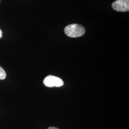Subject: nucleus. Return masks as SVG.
Instances as JSON below:
<instances>
[{
  "label": "nucleus",
  "mask_w": 129,
  "mask_h": 129,
  "mask_svg": "<svg viewBox=\"0 0 129 129\" xmlns=\"http://www.w3.org/2000/svg\"><path fill=\"white\" fill-rule=\"evenodd\" d=\"M64 32L67 36L76 38L83 36L86 32V30L82 25L74 23L67 26L64 28Z\"/></svg>",
  "instance_id": "f257e3e1"
},
{
  "label": "nucleus",
  "mask_w": 129,
  "mask_h": 129,
  "mask_svg": "<svg viewBox=\"0 0 129 129\" xmlns=\"http://www.w3.org/2000/svg\"><path fill=\"white\" fill-rule=\"evenodd\" d=\"M48 129H58V128H56V127H49V128H48Z\"/></svg>",
  "instance_id": "39448f33"
},
{
  "label": "nucleus",
  "mask_w": 129,
  "mask_h": 129,
  "mask_svg": "<svg viewBox=\"0 0 129 129\" xmlns=\"http://www.w3.org/2000/svg\"><path fill=\"white\" fill-rule=\"evenodd\" d=\"M43 83L47 87H59L63 86L64 82L62 79L61 78L52 76L49 75L46 77L43 80Z\"/></svg>",
  "instance_id": "f03ea898"
},
{
  "label": "nucleus",
  "mask_w": 129,
  "mask_h": 129,
  "mask_svg": "<svg viewBox=\"0 0 129 129\" xmlns=\"http://www.w3.org/2000/svg\"><path fill=\"white\" fill-rule=\"evenodd\" d=\"M2 37V31L0 29V38Z\"/></svg>",
  "instance_id": "423d86ee"
},
{
  "label": "nucleus",
  "mask_w": 129,
  "mask_h": 129,
  "mask_svg": "<svg viewBox=\"0 0 129 129\" xmlns=\"http://www.w3.org/2000/svg\"><path fill=\"white\" fill-rule=\"evenodd\" d=\"M6 74L5 70L0 66V79L1 80L5 79L6 78Z\"/></svg>",
  "instance_id": "20e7f679"
},
{
  "label": "nucleus",
  "mask_w": 129,
  "mask_h": 129,
  "mask_svg": "<svg viewBox=\"0 0 129 129\" xmlns=\"http://www.w3.org/2000/svg\"><path fill=\"white\" fill-rule=\"evenodd\" d=\"M112 7L117 12H128L129 11V0H117L112 3Z\"/></svg>",
  "instance_id": "7ed1b4c3"
}]
</instances>
